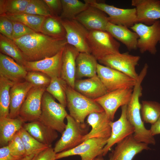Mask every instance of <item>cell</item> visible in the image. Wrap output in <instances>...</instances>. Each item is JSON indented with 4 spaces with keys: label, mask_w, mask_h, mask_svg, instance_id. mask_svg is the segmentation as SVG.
<instances>
[{
    "label": "cell",
    "mask_w": 160,
    "mask_h": 160,
    "mask_svg": "<svg viewBox=\"0 0 160 160\" xmlns=\"http://www.w3.org/2000/svg\"><path fill=\"white\" fill-rule=\"evenodd\" d=\"M41 114L39 120L43 123L61 134L65 128L64 119L68 114L65 107L56 102L45 91L42 98Z\"/></svg>",
    "instance_id": "obj_4"
},
{
    "label": "cell",
    "mask_w": 160,
    "mask_h": 160,
    "mask_svg": "<svg viewBox=\"0 0 160 160\" xmlns=\"http://www.w3.org/2000/svg\"><path fill=\"white\" fill-rule=\"evenodd\" d=\"M11 21L13 24L12 40L18 39L24 36L36 32L22 23Z\"/></svg>",
    "instance_id": "obj_41"
},
{
    "label": "cell",
    "mask_w": 160,
    "mask_h": 160,
    "mask_svg": "<svg viewBox=\"0 0 160 160\" xmlns=\"http://www.w3.org/2000/svg\"><path fill=\"white\" fill-rule=\"evenodd\" d=\"M97 60L91 54L80 53L76 60V79L90 78L97 75Z\"/></svg>",
    "instance_id": "obj_28"
},
{
    "label": "cell",
    "mask_w": 160,
    "mask_h": 160,
    "mask_svg": "<svg viewBox=\"0 0 160 160\" xmlns=\"http://www.w3.org/2000/svg\"><path fill=\"white\" fill-rule=\"evenodd\" d=\"M62 20L68 44L80 53L91 54L88 39L89 31L75 19Z\"/></svg>",
    "instance_id": "obj_12"
},
{
    "label": "cell",
    "mask_w": 160,
    "mask_h": 160,
    "mask_svg": "<svg viewBox=\"0 0 160 160\" xmlns=\"http://www.w3.org/2000/svg\"><path fill=\"white\" fill-rule=\"evenodd\" d=\"M64 88L69 115L77 122L84 123L85 118L89 114L104 111L94 100L77 92L68 86L66 82L64 84Z\"/></svg>",
    "instance_id": "obj_3"
},
{
    "label": "cell",
    "mask_w": 160,
    "mask_h": 160,
    "mask_svg": "<svg viewBox=\"0 0 160 160\" xmlns=\"http://www.w3.org/2000/svg\"><path fill=\"white\" fill-rule=\"evenodd\" d=\"M148 144L140 142L130 135L117 144L109 155L110 160H132L135 156L144 150L150 149Z\"/></svg>",
    "instance_id": "obj_16"
},
{
    "label": "cell",
    "mask_w": 160,
    "mask_h": 160,
    "mask_svg": "<svg viewBox=\"0 0 160 160\" xmlns=\"http://www.w3.org/2000/svg\"><path fill=\"white\" fill-rule=\"evenodd\" d=\"M108 139L96 137L88 139L72 149L56 153V160L79 155L81 160H93L98 156H103V149Z\"/></svg>",
    "instance_id": "obj_10"
},
{
    "label": "cell",
    "mask_w": 160,
    "mask_h": 160,
    "mask_svg": "<svg viewBox=\"0 0 160 160\" xmlns=\"http://www.w3.org/2000/svg\"><path fill=\"white\" fill-rule=\"evenodd\" d=\"M111 121L104 111L89 114L87 116V122L91 127V129L83 137V142L92 138L108 139L111 133L110 124Z\"/></svg>",
    "instance_id": "obj_17"
},
{
    "label": "cell",
    "mask_w": 160,
    "mask_h": 160,
    "mask_svg": "<svg viewBox=\"0 0 160 160\" xmlns=\"http://www.w3.org/2000/svg\"><path fill=\"white\" fill-rule=\"evenodd\" d=\"M30 0H0V16L23 13Z\"/></svg>",
    "instance_id": "obj_36"
},
{
    "label": "cell",
    "mask_w": 160,
    "mask_h": 160,
    "mask_svg": "<svg viewBox=\"0 0 160 160\" xmlns=\"http://www.w3.org/2000/svg\"><path fill=\"white\" fill-rule=\"evenodd\" d=\"M1 53L7 55L17 63L24 66L26 61L17 46L12 39L0 34Z\"/></svg>",
    "instance_id": "obj_30"
},
{
    "label": "cell",
    "mask_w": 160,
    "mask_h": 160,
    "mask_svg": "<svg viewBox=\"0 0 160 160\" xmlns=\"http://www.w3.org/2000/svg\"><path fill=\"white\" fill-rule=\"evenodd\" d=\"M46 88L33 87L28 92L20 109L19 116L25 123L39 119L42 97Z\"/></svg>",
    "instance_id": "obj_14"
},
{
    "label": "cell",
    "mask_w": 160,
    "mask_h": 160,
    "mask_svg": "<svg viewBox=\"0 0 160 160\" xmlns=\"http://www.w3.org/2000/svg\"><path fill=\"white\" fill-rule=\"evenodd\" d=\"M62 11L60 16L62 20L75 19L77 15L86 9L89 5L79 0H61Z\"/></svg>",
    "instance_id": "obj_31"
},
{
    "label": "cell",
    "mask_w": 160,
    "mask_h": 160,
    "mask_svg": "<svg viewBox=\"0 0 160 160\" xmlns=\"http://www.w3.org/2000/svg\"><path fill=\"white\" fill-rule=\"evenodd\" d=\"M150 130L153 136L160 134V118L154 123L151 124Z\"/></svg>",
    "instance_id": "obj_46"
},
{
    "label": "cell",
    "mask_w": 160,
    "mask_h": 160,
    "mask_svg": "<svg viewBox=\"0 0 160 160\" xmlns=\"http://www.w3.org/2000/svg\"><path fill=\"white\" fill-rule=\"evenodd\" d=\"M133 89H118L108 92L103 96L94 100L103 109L109 119L113 121L118 108L127 105L132 95Z\"/></svg>",
    "instance_id": "obj_13"
},
{
    "label": "cell",
    "mask_w": 160,
    "mask_h": 160,
    "mask_svg": "<svg viewBox=\"0 0 160 160\" xmlns=\"http://www.w3.org/2000/svg\"><path fill=\"white\" fill-rule=\"evenodd\" d=\"M142 90L140 84H137L134 87L131 100L127 105V117L134 127L133 136L136 140L148 145H154L156 141L154 136L150 129L145 128L141 116L140 98L142 95Z\"/></svg>",
    "instance_id": "obj_2"
},
{
    "label": "cell",
    "mask_w": 160,
    "mask_h": 160,
    "mask_svg": "<svg viewBox=\"0 0 160 160\" xmlns=\"http://www.w3.org/2000/svg\"><path fill=\"white\" fill-rule=\"evenodd\" d=\"M25 122L19 116L14 119L0 118V146L7 145L16 133L23 127Z\"/></svg>",
    "instance_id": "obj_27"
},
{
    "label": "cell",
    "mask_w": 160,
    "mask_h": 160,
    "mask_svg": "<svg viewBox=\"0 0 160 160\" xmlns=\"http://www.w3.org/2000/svg\"><path fill=\"white\" fill-rule=\"evenodd\" d=\"M25 60L35 61L53 56L68 44L66 38H59L35 32L12 40Z\"/></svg>",
    "instance_id": "obj_1"
},
{
    "label": "cell",
    "mask_w": 160,
    "mask_h": 160,
    "mask_svg": "<svg viewBox=\"0 0 160 160\" xmlns=\"http://www.w3.org/2000/svg\"><path fill=\"white\" fill-rule=\"evenodd\" d=\"M84 1L108 15L109 22L111 23L130 28L137 23L135 8H120L95 0H84Z\"/></svg>",
    "instance_id": "obj_8"
},
{
    "label": "cell",
    "mask_w": 160,
    "mask_h": 160,
    "mask_svg": "<svg viewBox=\"0 0 160 160\" xmlns=\"http://www.w3.org/2000/svg\"><path fill=\"white\" fill-rule=\"evenodd\" d=\"M13 31V24L12 21L5 16H0V34L12 39Z\"/></svg>",
    "instance_id": "obj_42"
},
{
    "label": "cell",
    "mask_w": 160,
    "mask_h": 160,
    "mask_svg": "<svg viewBox=\"0 0 160 160\" xmlns=\"http://www.w3.org/2000/svg\"><path fill=\"white\" fill-rule=\"evenodd\" d=\"M24 157L15 156L12 154L7 145L0 148V160H21Z\"/></svg>",
    "instance_id": "obj_45"
},
{
    "label": "cell",
    "mask_w": 160,
    "mask_h": 160,
    "mask_svg": "<svg viewBox=\"0 0 160 160\" xmlns=\"http://www.w3.org/2000/svg\"><path fill=\"white\" fill-rule=\"evenodd\" d=\"M93 160H104L102 156H99L96 157ZM110 160L109 159V160Z\"/></svg>",
    "instance_id": "obj_48"
},
{
    "label": "cell",
    "mask_w": 160,
    "mask_h": 160,
    "mask_svg": "<svg viewBox=\"0 0 160 160\" xmlns=\"http://www.w3.org/2000/svg\"><path fill=\"white\" fill-rule=\"evenodd\" d=\"M140 59L128 52L109 55L98 60L102 65L115 69L137 80L139 75L135 68Z\"/></svg>",
    "instance_id": "obj_11"
},
{
    "label": "cell",
    "mask_w": 160,
    "mask_h": 160,
    "mask_svg": "<svg viewBox=\"0 0 160 160\" xmlns=\"http://www.w3.org/2000/svg\"><path fill=\"white\" fill-rule=\"evenodd\" d=\"M36 154H37L35 155V156L33 158V159L31 160H35Z\"/></svg>",
    "instance_id": "obj_49"
},
{
    "label": "cell",
    "mask_w": 160,
    "mask_h": 160,
    "mask_svg": "<svg viewBox=\"0 0 160 160\" xmlns=\"http://www.w3.org/2000/svg\"><path fill=\"white\" fill-rule=\"evenodd\" d=\"M14 84L3 77L0 76V118L9 117V91Z\"/></svg>",
    "instance_id": "obj_33"
},
{
    "label": "cell",
    "mask_w": 160,
    "mask_h": 160,
    "mask_svg": "<svg viewBox=\"0 0 160 160\" xmlns=\"http://www.w3.org/2000/svg\"><path fill=\"white\" fill-rule=\"evenodd\" d=\"M127 105L121 107V113L119 119L113 122L111 121V127L110 136L103 149V156L107 154L112 147L127 137L133 135L135 129L127 117Z\"/></svg>",
    "instance_id": "obj_15"
},
{
    "label": "cell",
    "mask_w": 160,
    "mask_h": 160,
    "mask_svg": "<svg viewBox=\"0 0 160 160\" xmlns=\"http://www.w3.org/2000/svg\"><path fill=\"white\" fill-rule=\"evenodd\" d=\"M88 39L91 54L97 60L120 53V43L106 31H89Z\"/></svg>",
    "instance_id": "obj_6"
},
{
    "label": "cell",
    "mask_w": 160,
    "mask_h": 160,
    "mask_svg": "<svg viewBox=\"0 0 160 160\" xmlns=\"http://www.w3.org/2000/svg\"><path fill=\"white\" fill-rule=\"evenodd\" d=\"M131 4L136 9L137 23L150 25L160 19V0H132Z\"/></svg>",
    "instance_id": "obj_18"
},
{
    "label": "cell",
    "mask_w": 160,
    "mask_h": 160,
    "mask_svg": "<svg viewBox=\"0 0 160 160\" xmlns=\"http://www.w3.org/2000/svg\"><path fill=\"white\" fill-rule=\"evenodd\" d=\"M64 49L52 57L37 61H26L24 67L28 72H41L46 74L51 78L60 77Z\"/></svg>",
    "instance_id": "obj_20"
},
{
    "label": "cell",
    "mask_w": 160,
    "mask_h": 160,
    "mask_svg": "<svg viewBox=\"0 0 160 160\" xmlns=\"http://www.w3.org/2000/svg\"><path fill=\"white\" fill-rule=\"evenodd\" d=\"M106 31L110 33L115 39L124 44L129 50L137 49L139 36L135 32L132 31L128 27L109 22Z\"/></svg>",
    "instance_id": "obj_26"
},
{
    "label": "cell",
    "mask_w": 160,
    "mask_h": 160,
    "mask_svg": "<svg viewBox=\"0 0 160 160\" xmlns=\"http://www.w3.org/2000/svg\"><path fill=\"white\" fill-rule=\"evenodd\" d=\"M25 81L31 84L33 87H47L50 84L51 78L46 74L37 71H28Z\"/></svg>",
    "instance_id": "obj_39"
},
{
    "label": "cell",
    "mask_w": 160,
    "mask_h": 160,
    "mask_svg": "<svg viewBox=\"0 0 160 160\" xmlns=\"http://www.w3.org/2000/svg\"><path fill=\"white\" fill-rule=\"evenodd\" d=\"M97 74L108 92L121 89H133L137 81L123 73L99 63Z\"/></svg>",
    "instance_id": "obj_9"
},
{
    "label": "cell",
    "mask_w": 160,
    "mask_h": 160,
    "mask_svg": "<svg viewBox=\"0 0 160 160\" xmlns=\"http://www.w3.org/2000/svg\"><path fill=\"white\" fill-rule=\"evenodd\" d=\"M60 16L46 17L41 28V33L46 35L59 38H66V33Z\"/></svg>",
    "instance_id": "obj_29"
},
{
    "label": "cell",
    "mask_w": 160,
    "mask_h": 160,
    "mask_svg": "<svg viewBox=\"0 0 160 160\" xmlns=\"http://www.w3.org/2000/svg\"><path fill=\"white\" fill-rule=\"evenodd\" d=\"M140 112L143 121L152 124L160 118V103L154 101L143 100Z\"/></svg>",
    "instance_id": "obj_34"
},
{
    "label": "cell",
    "mask_w": 160,
    "mask_h": 160,
    "mask_svg": "<svg viewBox=\"0 0 160 160\" xmlns=\"http://www.w3.org/2000/svg\"><path fill=\"white\" fill-rule=\"evenodd\" d=\"M74 89L86 97L93 100L108 92L97 75L86 79L76 80Z\"/></svg>",
    "instance_id": "obj_23"
},
{
    "label": "cell",
    "mask_w": 160,
    "mask_h": 160,
    "mask_svg": "<svg viewBox=\"0 0 160 160\" xmlns=\"http://www.w3.org/2000/svg\"><path fill=\"white\" fill-rule=\"evenodd\" d=\"M47 5L52 16H60L62 11L61 0H44Z\"/></svg>",
    "instance_id": "obj_43"
},
{
    "label": "cell",
    "mask_w": 160,
    "mask_h": 160,
    "mask_svg": "<svg viewBox=\"0 0 160 160\" xmlns=\"http://www.w3.org/2000/svg\"><path fill=\"white\" fill-rule=\"evenodd\" d=\"M56 153L52 146L36 154L35 160H56Z\"/></svg>",
    "instance_id": "obj_44"
},
{
    "label": "cell",
    "mask_w": 160,
    "mask_h": 160,
    "mask_svg": "<svg viewBox=\"0 0 160 160\" xmlns=\"http://www.w3.org/2000/svg\"><path fill=\"white\" fill-rule=\"evenodd\" d=\"M80 52L74 47L67 44L63 51L60 77L74 89L76 81V59Z\"/></svg>",
    "instance_id": "obj_21"
},
{
    "label": "cell",
    "mask_w": 160,
    "mask_h": 160,
    "mask_svg": "<svg viewBox=\"0 0 160 160\" xmlns=\"http://www.w3.org/2000/svg\"><path fill=\"white\" fill-rule=\"evenodd\" d=\"M130 28L139 36L137 48L140 52L143 54L148 52L155 54L156 45L160 43V21L158 20L150 25L137 23Z\"/></svg>",
    "instance_id": "obj_7"
},
{
    "label": "cell",
    "mask_w": 160,
    "mask_h": 160,
    "mask_svg": "<svg viewBox=\"0 0 160 160\" xmlns=\"http://www.w3.org/2000/svg\"><path fill=\"white\" fill-rule=\"evenodd\" d=\"M3 16L11 20L22 23L38 32H41L42 23L46 17L25 13Z\"/></svg>",
    "instance_id": "obj_32"
},
{
    "label": "cell",
    "mask_w": 160,
    "mask_h": 160,
    "mask_svg": "<svg viewBox=\"0 0 160 160\" xmlns=\"http://www.w3.org/2000/svg\"><path fill=\"white\" fill-rule=\"evenodd\" d=\"M28 71L11 57L0 53V76L14 83L25 80Z\"/></svg>",
    "instance_id": "obj_22"
},
{
    "label": "cell",
    "mask_w": 160,
    "mask_h": 160,
    "mask_svg": "<svg viewBox=\"0 0 160 160\" xmlns=\"http://www.w3.org/2000/svg\"><path fill=\"white\" fill-rule=\"evenodd\" d=\"M106 14L100 9L89 5L75 18L89 31H106L109 22Z\"/></svg>",
    "instance_id": "obj_19"
},
{
    "label": "cell",
    "mask_w": 160,
    "mask_h": 160,
    "mask_svg": "<svg viewBox=\"0 0 160 160\" xmlns=\"http://www.w3.org/2000/svg\"><path fill=\"white\" fill-rule=\"evenodd\" d=\"M36 154H32L23 157L21 160H31Z\"/></svg>",
    "instance_id": "obj_47"
},
{
    "label": "cell",
    "mask_w": 160,
    "mask_h": 160,
    "mask_svg": "<svg viewBox=\"0 0 160 160\" xmlns=\"http://www.w3.org/2000/svg\"><path fill=\"white\" fill-rule=\"evenodd\" d=\"M19 133L24 145L26 156L38 154L49 147L35 139L23 127L19 131Z\"/></svg>",
    "instance_id": "obj_35"
},
{
    "label": "cell",
    "mask_w": 160,
    "mask_h": 160,
    "mask_svg": "<svg viewBox=\"0 0 160 160\" xmlns=\"http://www.w3.org/2000/svg\"><path fill=\"white\" fill-rule=\"evenodd\" d=\"M33 85L24 81L15 83L10 91V103L9 117L14 119L19 116V112L27 95Z\"/></svg>",
    "instance_id": "obj_24"
},
{
    "label": "cell",
    "mask_w": 160,
    "mask_h": 160,
    "mask_svg": "<svg viewBox=\"0 0 160 160\" xmlns=\"http://www.w3.org/2000/svg\"><path fill=\"white\" fill-rule=\"evenodd\" d=\"M65 82L60 77L52 78L50 84L46 89V91L56 99L65 108L67 106L66 95L64 88Z\"/></svg>",
    "instance_id": "obj_37"
},
{
    "label": "cell",
    "mask_w": 160,
    "mask_h": 160,
    "mask_svg": "<svg viewBox=\"0 0 160 160\" xmlns=\"http://www.w3.org/2000/svg\"><path fill=\"white\" fill-rule=\"evenodd\" d=\"M23 13L45 17L52 16L50 9L44 0H30Z\"/></svg>",
    "instance_id": "obj_38"
},
{
    "label": "cell",
    "mask_w": 160,
    "mask_h": 160,
    "mask_svg": "<svg viewBox=\"0 0 160 160\" xmlns=\"http://www.w3.org/2000/svg\"><path fill=\"white\" fill-rule=\"evenodd\" d=\"M32 137L41 143L49 146L57 138V132L39 120L25 123L23 126Z\"/></svg>",
    "instance_id": "obj_25"
},
{
    "label": "cell",
    "mask_w": 160,
    "mask_h": 160,
    "mask_svg": "<svg viewBox=\"0 0 160 160\" xmlns=\"http://www.w3.org/2000/svg\"><path fill=\"white\" fill-rule=\"evenodd\" d=\"M7 146L10 152L13 155L20 157L26 156L24 145L19 131L9 142Z\"/></svg>",
    "instance_id": "obj_40"
},
{
    "label": "cell",
    "mask_w": 160,
    "mask_h": 160,
    "mask_svg": "<svg viewBox=\"0 0 160 160\" xmlns=\"http://www.w3.org/2000/svg\"><path fill=\"white\" fill-rule=\"evenodd\" d=\"M67 124L60 138L53 148L57 153L72 149L83 142L82 139L89 132V125L76 121L69 114L66 117Z\"/></svg>",
    "instance_id": "obj_5"
}]
</instances>
